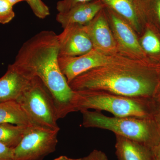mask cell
<instances>
[{"mask_svg":"<svg viewBox=\"0 0 160 160\" xmlns=\"http://www.w3.org/2000/svg\"><path fill=\"white\" fill-rule=\"evenodd\" d=\"M59 56L58 35L44 30L24 43L13 63L42 80L54 99L59 119L71 113L74 91L61 70Z\"/></svg>","mask_w":160,"mask_h":160,"instance_id":"1","label":"cell"},{"mask_svg":"<svg viewBox=\"0 0 160 160\" xmlns=\"http://www.w3.org/2000/svg\"><path fill=\"white\" fill-rule=\"evenodd\" d=\"M59 64L68 84L90 69L106 66H142L140 61L119 53L108 54L97 49L76 57L59 56Z\"/></svg>","mask_w":160,"mask_h":160,"instance_id":"6","label":"cell"},{"mask_svg":"<svg viewBox=\"0 0 160 160\" xmlns=\"http://www.w3.org/2000/svg\"><path fill=\"white\" fill-rule=\"evenodd\" d=\"M82 159L83 160H108L107 156L104 152L97 149L93 150Z\"/></svg>","mask_w":160,"mask_h":160,"instance_id":"23","label":"cell"},{"mask_svg":"<svg viewBox=\"0 0 160 160\" xmlns=\"http://www.w3.org/2000/svg\"><path fill=\"white\" fill-rule=\"evenodd\" d=\"M104 9L110 21L115 36L120 45L130 53L142 55L143 49L134 32L127 22L109 8L104 7Z\"/></svg>","mask_w":160,"mask_h":160,"instance_id":"11","label":"cell"},{"mask_svg":"<svg viewBox=\"0 0 160 160\" xmlns=\"http://www.w3.org/2000/svg\"><path fill=\"white\" fill-rule=\"evenodd\" d=\"M53 160H70V158H68L66 156H61Z\"/></svg>","mask_w":160,"mask_h":160,"instance_id":"25","label":"cell"},{"mask_svg":"<svg viewBox=\"0 0 160 160\" xmlns=\"http://www.w3.org/2000/svg\"><path fill=\"white\" fill-rule=\"evenodd\" d=\"M0 160H14V149L0 143Z\"/></svg>","mask_w":160,"mask_h":160,"instance_id":"22","label":"cell"},{"mask_svg":"<svg viewBox=\"0 0 160 160\" xmlns=\"http://www.w3.org/2000/svg\"><path fill=\"white\" fill-rule=\"evenodd\" d=\"M84 27L91 38L94 49L106 54L118 53L117 45L109 28L104 8Z\"/></svg>","mask_w":160,"mask_h":160,"instance_id":"9","label":"cell"},{"mask_svg":"<svg viewBox=\"0 0 160 160\" xmlns=\"http://www.w3.org/2000/svg\"><path fill=\"white\" fill-rule=\"evenodd\" d=\"M29 127L9 123L0 124V143L14 149L19 144Z\"/></svg>","mask_w":160,"mask_h":160,"instance_id":"16","label":"cell"},{"mask_svg":"<svg viewBox=\"0 0 160 160\" xmlns=\"http://www.w3.org/2000/svg\"><path fill=\"white\" fill-rule=\"evenodd\" d=\"M152 150L154 152L160 154V142L157 146L152 148Z\"/></svg>","mask_w":160,"mask_h":160,"instance_id":"26","label":"cell"},{"mask_svg":"<svg viewBox=\"0 0 160 160\" xmlns=\"http://www.w3.org/2000/svg\"><path fill=\"white\" fill-rule=\"evenodd\" d=\"M3 123L24 127L35 126L16 100L0 103V124Z\"/></svg>","mask_w":160,"mask_h":160,"instance_id":"15","label":"cell"},{"mask_svg":"<svg viewBox=\"0 0 160 160\" xmlns=\"http://www.w3.org/2000/svg\"><path fill=\"white\" fill-rule=\"evenodd\" d=\"M147 98L122 96L100 91H74L71 112L83 110L108 112L117 117L149 118Z\"/></svg>","mask_w":160,"mask_h":160,"instance_id":"3","label":"cell"},{"mask_svg":"<svg viewBox=\"0 0 160 160\" xmlns=\"http://www.w3.org/2000/svg\"><path fill=\"white\" fill-rule=\"evenodd\" d=\"M104 8L99 0L81 4L65 12L57 15V21L63 28L71 25L85 26L94 19Z\"/></svg>","mask_w":160,"mask_h":160,"instance_id":"12","label":"cell"},{"mask_svg":"<svg viewBox=\"0 0 160 160\" xmlns=\"http://www.w3.org/2000/svg\"><path fill=\"white\" fill-rule=\"evenodd\" d=\"M103 6L109 8L136 28L140 18L146 13L143 0H99Z\"/></svg>","mask_w":160,"mask_h":160,"instance_id":"13","label":"cell"},{"mask_svg":"<svg viewBox=\"0 0 160 160\" xmlns=\"http://www.w3.org/2000/svg\"><path fill=\"white\" fill-rule=\"evenodd\" d=\"M35 15L43 19L50 14L48 6L42 0H26Z\"/></svg>","mask_w":160,"mask_h":160,"instance_id":"18","label":"cell"},{"mask_svg":"<svg viewBox=\"0 0 160 160\" xmlns=\"http://www.w3.org/2000/svg\"><path fill=\"white\" fill-rule=\"evenodd\" d=\"M34 77L14 63L9 65L0 78V103L16 100Z\"/></svg>","mask_w":160,"mask_h":160,"instance_id":"10","label":"cell"},{"mask_svg":"<svg viewBox=\"0 0 160 160\" xmlns=\"http://www.w3.org/2000/svg\"><path fill=\"white\" fill-rule=\"evenodd\" d=\"M145 11L151 9L160 22V0H143Z\"/></svg>","mask_w":160,"mask_h":160,"instance_id":"21","label":"cell"},{"mask_svg":"<svg viewBox=\"0 0 160 160\" xmlns=\"http://www.w3.org/2000/svg\"><path fill=\"white\" fill-rule=\"evenodd\" d=\"M15 16L13 6L4 0H0V24L9 23Z\"/></svg>","mask_w":160,"mask_h":160,"instance_id":"19","label":"cell"},{"mask_svg":"<svg viewBox=\"0 0 160 160\" xmlns=\"http://www.w3.org/2000/svg\"><path fill=\"white\" fill-rule=\"evenodd\" d=\"M59 131L38 126L29 127L14 149V160H43L55 151Z\"/></svg>","mask_w":160,"mask_h":160,"instance_id":"7","label":"cell"},{"mask_svg":"<svg viewBox=\"0 0 160 160\" xmlns=\"http://www.w3.org/2000/svg\"><path fill=\"white\" fill-rule=\"evenodd\" d=\"M153 152V155H154V159L153 160H160V154L156 153Z\"/></svg>","mask_w":160,"mask_h":160,"instance_id":"27","label":"cell"},{"mask_svg":"<svg viewBox=\"0 0 160 160\" xmlns=\"http://www.w3.org/2000/svg\"><path fill=\"white\" fill-rule=\"evenodd\" d=\"M4 1L10 3V4H11L13 6L15 5V4L21 2H24V1L26 2V0H4Z\"/></svg>","mask_w":160,"mask_h":160,"instance_id":"24","label":"cell"},{"mask_svg":"<svg viewBox=\"0 0 160 160\" xmlns=\"http://www.w3.org/2000/svg\"><path fill=\"white\" fill-rule=\"evenodd\" d=\"M70 160H83L82 158L73 159L70 158Z\"/></svg>","mask_w":160,"mask_h":160,"instance_id":"28","label":"cell"},{"mask_svg":"<svg viewBox=\"0 0 160 160\" xmlns=\"http://www.w3.org/2000/svg\"><path fill=\"white\" fill-rule=\"evenodd\" d=\"M73 91H100L132 98H148L154 94V81L142 66H112L90 69L69 84Z\"/></svg>","mask_w":160,"mask_h":160,"instance_id":"2","label":"cell"},{"mask_svg":"<svg viewBox=\"0 0 160 160\" xmlns=\"http://www.w3.org/2000/svg\"><path fill=\"white\" fill-rule=\"evenodd\" d=\"M58 35L59 56L76 57L86 54L93 49V44L85 27L71 25Z\"/></svg>","mask_w":160,"mask_h":160,"instance_id":"8","label":"cell"},{"mask_svg":"<svg viewBox=\"0 0 160 160\" xmlns=\"http://www.w3.org/2000/svg\"><path fill=\"white\" fill-rule=\"evenodd\" d=\"M92 1L93 0H61L57 3L56 9L58 12L63 13L69 11L78 5Z\"/></svg>","mask_w":160,"mask_h":160,"instance_id":"20","label":"cell"},{"mask_svg":"<svg viewBox=\"0 0 160 160\" xmlns=\"http://www.w3.org/2000/svg\"><path fill=\"white\" fill-rule=\"evenodd\" d=\"M116 154L118 160H153L152 149L136 141L116 135Z\"/></svg>","mask_w":160,"mask_h":160,"instance_id":"14","label":"cell"},{"mask_svg":"<svg viewBox=\"0 0 160 160\" xmlns=\"http://www.w3.org/2000/svg\"><path fill=\"white\" fill-rule=\"evenodd\" d=\"M16 101L34 126L60 130L54 99L48 88L37 77L31 79Z\"/></svg>","mask_w":160,"mask_h":160,"instance_id":"5","label":"cell"},{"mask_svg":"<svg viewBox=\"0 0 160 160\" xmlns=\"http://www.w3.org/2000/svg\"><path fill=\"white\" fill-rule=\"evenodd\" d=\"M140 45L143 50L148 53L157 54L160 52V40L151 30H147L145 32Z\"/></svg>","mask_w":160,"mask_h":160,"instance_id":"17","label":"cell"},{"mask_svg":"<svg viewBox=\"0 0 160 160\" xmlns=\"http://www.w3.org/2000/svg\"><path fill=\"white\" fill-rule=\"evenodd\" d=\"M80 112L85 128L109 130L115 135L133 140L152 149L157 146L154 142L153 127L149 118L109 117L99 111L90 110Z\"/></svg>","mask_w":160,"mask_h":160,"instance_id":"4","label":"cell"}]
</instances>
